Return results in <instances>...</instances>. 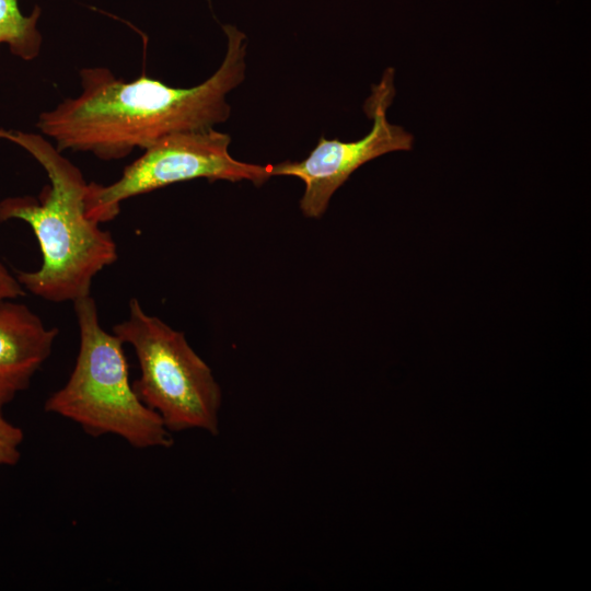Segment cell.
Returning <instances> with one entry per match:
<instances>
[{"mask_svg": "<svg viewBox=\"0 0 591 591\" xmlns=\"http://www.w3.org/2000/svg\"><path fill=\"white\" fill-rule=\"evenodd\" d=\"M227 53L218 70L192 88H173L141 76L117 78L103 66L79 71L80 92L39 114L36 127L61 152L120 160L173 132L213 127L229 118L225 96L245 78L247 38L222 25Z\"/></svg>", "mask_w": 591, "mask_h": 591, "instance_id": "cell-1", "label": "cell"}, {"mask_svg": "<svg viewBox=\"0 0 591 591\" xmlns=\"http://www.w3.org/2000/svg\"><path fill=\"white\" fill-rule=\"evenodd\" d=\"M0 140L25 150L49 181L37 197L0 200V221L26 222L42 253L39 268L18 270V280L25 291L55 303L90 296L94 277L118 254L112 234L86 216L82 172L42 134L0 127Z\"/></svg>", "mask_w": 591, "mask_h": 591, "instance_id": "cell-2", "label": "cell"}, {"mask_svg": "<svg viewBox=\"0 0 591 591\" xmlns=\"http://www.w3.org/2000/svg\"><path fill=\"white\" fill-rule=\"evenodd\" d=\"M72 303L80 335L78 356L65 385L45 402V410L74 421L94 438L114 434L136 449L170 448L171 432L129 380L124 343L102 327L91 294Z\"/></svg>", "mask_w": 591, "mask_h": 591, "instance_id": "cell-3", "label": "cell"}, {"mask_svg": "<svg viewBox=\"0 0 591 591\" xmlns=\"http://www.w3.org/2000/svg\"><path fill=\"white\" fill-rule=\"evenodd\" d=\"M113 333L137 357L135 392L170 432L199 429L218 436L221 389L184 333L148 314L137 298L130 299L127 318Z\"/></svg>", "mask_w": 591, "mask_h": 591, "instance_id": "cell-4", "label": "cell"}, {"mask_svg": "<svg viewBox=\"0 0 591 591\" xmlns=\"http://www.w3.org/2000/svg\"><path fill=\"white\" fill-rule=\"evenodd\" d=\"M231 137L207 128L173 132L143 149L119 178L108 185L88 183L86 216L97 223L119 215L123 201L171 184L195 178L250 181L256 186L271 177V165L237 161L229 153Z\"/></svg>", "mask_w": 591, "mask_h": 591, "instance_id": "cell-5", "label": "cell"}, {"mask_svg": "<svg viewBox=\"0 0 591 591\" xmlns=\"http://www.w3.org/2000/svg\"><path fill=\"white\" fill-rule=\"evenodd\" d=\"M393 79L394 70L387 68L379 84L372 86L364 112L373 126L363 138L344 142L322 136L304 160L271 165V176H294L304 183L300 208L306 217H322L334 193L364 163L390 152L413 149V135L386 118L395 95Z\"/></svg>", "mask_w": 591, "mask_h": 591, "instance_id": "cell-6", "label": "cell"}, {"mask_svg": "<svg viewBox=\"0 0 591 591\" xmlns=\"http://www.w3.org/2000/svg\"><path fill=\"white\" fill-rule=\"evenodd\" d=\"M57 336L58 328L46 326L25 304L0 302V412L30 386Z\"/></svg>", "mask_w": 591, "mask_h": 591, "instance_id": "cell-7", "label": "cell"}, {"mask_svg": "<svg viewBox=\"0 0 591 591\" xmlns=\"http://www.w3.org/2000/svg\"><path fill=\"white\" fill-rule=\"evenodd\" d=\"M42 10L36 5L24 14L19 0H0V54L7 47L11 55L24 60L36 59L42 50L43 36L38 28Z\"/></svg>", "mask_w": 591, "mask_h": 591, "instance_id": "cell-8", "label": "cell"}, {"mask_svg": "<svg viewBox=\"0 0 591 591\" xmlns=\"http://www.w3.org/2000/svg\"><path fill=\"white\" fill-rule=\"evenodd\" d=\"M23 440V430L0 412V465H15L19 462Z\"/></svg>", "mask_w": 591, "mask_h": 591, "instance_id": "cell-9", "label": "cell"}, {"mask_svg": "<svg viewBox=\"0 0 591 591\" xmlns=\"http://www.w3.org/2000/svg\"><path fill=\"white\" fill-rule=\"evenodd\" d=\"M26 294L16 276H14L0 260V302L16 300Z\"/></svg>", "mask_w": 591, "mask_h": 591, "instance_id": "cell-10", "label": "cell"}]
</instances>
